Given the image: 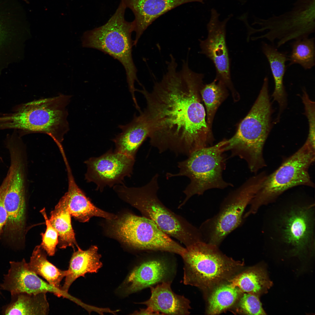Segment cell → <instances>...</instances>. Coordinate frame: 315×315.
<instances>
[{
  "instance_id": "cell-1",
  "label": "cell",
  "mask_w": 315,
  "mask_h": 315,
  "mask_svg": "<svg viewBox=\"0 0 315 315\" xmlns=\"http://www.w3.org/2000/svg\"><path fill=\"white\" fill-rule=\"evenodd\" d=\"M166 72L150 91L142 86L146 108L141 111L151 145L162 153L170 149L188 156L212 146L213 141L206 119L200 93L204 75L190 68L188 59L177 70L176 59L167 62Z\"/></svg>"
},
{
  "instance_id": "cell-2",
  "label": "cell",
  "mask_w": 315,
  "mask_h": 315,
  "mask_svg": "<svg viewBox=\"0 0 315 315\" xmlns=\"http://www.w3.org/2000/svg\"><path fill=\"white\" fill-rule=\"evenodd\" d=\"M270 207L263 227L265 243L285 247L294 255L313 252L314 202L273 205Z\"/></svg>"
},
{
  "instance_id": "cell-3",
  "label": "cell",
  "mask_w": 315,
  "mask_h": 315,
  "mask_svg": "<svg viewBox=\"0 0 315 315\" xmlns=\"http://www.w3.org/2000/svg\"><path fill=\"white\" fill-rule=\"evenodd\" d=\"M268 93V79L266 76L251 109L224 147L225 152H230L231 157L237 156L245 160L250 171L255 174L267 166L263 151L271 128L272 112Z\"/></svg>"
},
{
  "instance_id": "cell-4",
  "label": "cell",
  "mask_w": 315,
  "mask_h": 315,
  "mask_svg": "<svg viewBox=\"0 0 315 315\" xmlns=\"http://www.w3.org/2000/svg\"><path fill=\"white\" fill-rule=\"evenodd\" d=\"M71 97L61 94L23 104L14 112L0 116V129L44 133L61 143L69 130L67 107Z\"/></svg>"
},
{
  "instance_id": "cell-5",
  "label": "cell",
  "mask_w": 315,
  "mask_h": 315,
  "mask_svg": "<svg viewBox=\"0 0 315 315\" xmlns=\"http://www.w3.org/2000/svg\"><path fill=\"white\" fill-rule=\"evenodd\" d=\"M158 176L156 174L149 182L139 187L118 185L116 191L137 208L144 217L152 220L162 231L180 241L186 247L203 241L199 229L167 208L158 198Z\"/></svg>"
},
{
  "instance_id": "cell-6",
  "label": "cell",
  "mask_w": 315,
  "mask_h": 315,
  "mask_svg": "<svg viewBox=\"0 0 315 315\" xmlns=\"http://www.w3.org/2000/svg\"><path fill=\"white\" fill-rule=\"evenodd\" d=\"M219 246L200 241L185 248L181 256L183 260V283L211 292L236 274L244 262L224 254Z\"/></svg>"
},
{
  "instance_id": "cell-7",
  "label": "cell",
  "mask_w": 315,
  "mask_h": 315,
  "mask_svg": "<svg viewBox=\"0 0 315 315\" xmlns=\"http://www.w3.org/2000/svg\"><path fill=\"white\" fill-rule=\"evenodd\" d=\"M126 7L120 2L115 12L104 25L87 31L82 37L83 47L99 50L117 60L124 66L132 96L137 89L135 81L141 85L137 76V69L132 55L133 41L131 38L134 27L132 21L125 18Z\"/></svg>"
},
{
  "instance_id": "cell-8",
  "label": "cell",
  "mask_w": 315,
  "mask_h": 315,
  "mask_svg": "<svg viewBox=\"0 0 315 315\" xmlns=\"http://www.w3.org/2000/svg\"><path fill=\"white\" fill-rule=\"evenodd\" d=\"M315 157V146L306 141L277 169L267 175L251 201L246 216L255 214L261 207L275 202L282 194L292 188L299 186L314 187L309 170L314 162Z\"/></svg>"
},
{
  "instance_id": "cell-9",
  "label": "cell",
  "mask_w": 315,
  "mask_h": 315,
  "mask_svg": "<svg viewBox=\"0 0 315 315\" xmlns=\"http://www.w3.org/2000/svg\"><path fill=\"white\" fill-rule=\"evenodd\" d=\"M227 141V139L223 140L215 145L193 152L187 159L178 163V173L167 174L168 178L185 176L190 180L183 191L186 197L178 208L194 195H203L211 189H223L233 186L223 176L226 166L224 147Z\"/></svg>"
},
{
  "instance_id": "cell-10",
  "label": "cell",
  "mask_w": 315,
  "mask_h": 315,
  "mask_svg": "<svg viewBox=\"0 0 315 315\" xmlns=\"http://www.w3.org/2000/svg\"><path fill=\"white\" fill-rule=\"evenodd\" d=\"M267 175L265 171L257 173L228 194L218 213L204 222L199 228L204 242L219 246L226 237L240 225L245 209Z\"/></svg>"
},
{
  "instance_id": "cell-11",
  "label": "cell",
  "mask_w": 315,
  "mask_h": 315,
  "mask_svg": "<svg viewBox=\"0 0 315 315\" xmlns=\"http://www.w3.org/2000/svg\"><path fill=\"white\" fill-rule=\"evenodd\" d=\"M110 233L133 248L149 251H164L181 256L185 250L160 230L151 220L130 213L109 220Z\"/></svg>"
},
{
  "instance_id": "cell-12",
  "label": "cell",
  "mask_w": 315,
  "mask_h": 315,
  "mask_svg": "<svg viewBox=\"0 0 315 315\" xmlns=\"http://www.w3.org/2000/svg\"><path fill=\"white\" fill-rule=\"evenodd\" d=\"M146 258L136 266L125 282L126 292L132 293L164 282L172 283L176 272L175 260L169 252L149 251Z\"/></svg>"
},
{
  "instance_id": "cell-13",
  "label": "cell",
  "mask_w": 315,
  "mask_h": 315,
  "mask_svg": "<svg viewBox=\"0 0 315 315\" xmlns=\"http://www.w3.org/2000/svg\"><path fill=\"white\" fill-rule=\"evenodd\" d=\"M219 14L212 9L207 25V38L200 39V53L205 55L213 63L216 68V78L223 82L233 92L234 89L231 81L230 61L226 40V24L231 15L222 21L218 19Z\"/></svg>"
},
{
  "instance_id": "cell-14",
  "label": "cell",
  "mask_w": 315,
  "mask_h": 315,
  "mask_svg": "<svg viewBox=\"0 0 315 315\" xmlns=\"http://www.w3.org/2000/svg\"><path fill=\"white\" fill-rule=\"evenodd\" d=\"M135 159L109 150L98 157H92L84 162L87 167L85 178L92 182L97 189L102 190L107 186L123 184L124 178L132 173Z\"/></svg>"
},
{
  "instance_id": "cell-15",
  "label": "cell",
  "mask_w": 315,
  "mask_h": 315,
  "mask_svg": "<svg viewBox=\"0 0 315 315\" xmlns=\"http://www.w3.org/2000/svg\"><path fill=\"white\" fill-rule=\"evenodd\" d=\"M205 0H120L133 12L132 21L136 33L133 45L136 46L145 31L156 19L183 4L193 2L203 3Z\"/></svg>"
},
{
  "instance_id": "cell-16",
  "label": "cell",
  "mask_w": 315,
  "mask_h": 315,
  "mask_svg": "<svg viewBox=\"0 0 315 315\" xmlns=\"http://www.w3.org/2000/svg\"><path fill=\"white\" fill-rule=\"evenodd\" d=\"M63 159L66 170L68 188L65 193L67 207L71 216L83 223L87 222L93 216L101 217L108 220L116 218V216L105 212L95 206L77 184L66 155Z\"/></svg>"
},
{
  "instance_id": "cell-17",
  "label": "cell",
  "mask_w": 315,
  "mask_h": 315,
  "mask_svg": "<svg viewBox=\"0 0 315 315\" xmlns=\"http://www.w3.org/2000/svg\"><path fill=\"white\" fill-rule=\"evenodd\" d=\"M9 264L10 268L0 285L1 289L9 292L11 295L22 293L36 295L43 291L45 281L29 269L24 259L10 261Z\"/></svg>"
},
{
  "instance_id": "cell-18",
  "label": "cell",
  "mask_w": 315,
  "mask_h": 315,
  "mask_svg": "<svg viewBox=\"0 0 315 315\" xmlns=\"http://www.w3.org/2000/svg\"><path fill=\"white\" fill-rule=\"evenodd\" d=\"M171 282L158 284L150 287L151 295L147 300L140 303L160 314L186 315L190 313L189 300L174 293Z\"/></svg>"
},
{
  "instance_id": "cell-19",
  "label": "cell",
  "mask_w": 315,
  "mask_h": 315,
  "mask_svg": "<svg viewBox=\"0 0 315 315\" xmlns=\"http://www.w3.org/2000/svg\"><path fill=\"white\" fill-rule=\"evenodd\" d=\"M119 127L122 132L112 140L115 145L114 151L135 159L139 148L148 136L143 116L141 112L138 116L135 115L130 123Z\"/></svg>"
},
{
  "instance_id": "cell-20",
  "label": "cell",
  "mask_w": 315,
  "mask_h": 315,
  "mask_svg": "<svg viewBox=\"0 0 315 315\" xmlns=\"http://www.w3.org/2000/svg\"><path fill=\"white\" fill-rule=\"evenodd\" d=\"M77 248V251H74L71 258L67 274L61 287V290L66 293H68L70 286L78 278L84 277L88 273H97L102 266L100 260L101 256L98 253L96 246H92L85 251L79 246Z\"/></svg>"
},
{
  "instance_id": "cell-21",
  "label": "cell",
  "mask_w": 315,
  "mask_h": 315,
  "mask_svg": "<svg viewBox=\"0 0 315 315\" xmlns=\"http://www.w3.org/2000/svg\"><path fill=\"white\" fill-rule=\"evenodd\" d=\"M262 52L269 63L274 83V89L272 96L279 106L280 115L286 105V95L283 83L286 70V63L288 57L278 50L272 45L264 42L261 43Z\"/></svg>"
},
{
  "instance_id": "cell-22",
  "label": "cell",
  "mask_w": 315,
  "mask_h": 315,
  "mask_svg": "<svg viewBox=\"0 0 315 315\" xmlns=\"http://www.w3.org/2000/svg\"><path fill=\"white\" fill-rule=\"evenodd\" d=\"M10 302L2 308L5 315H47L49 306L46 293H22L11 295Z\"/></svg>"
},
{
  "instance_id": "cell-23",
  "label": "cell",
  "mask_w": 315,
  "mask_h": 315,
  "mask_svg": "<svg viewBox=\"0 0 315 315\" xmlns=\"http://www.w3.org/2000/svg\"><path fill=\"white\" fill-rule=\"evenodd\" d=\"M228 282L243 293L258 297L266 293L273 285L264 268L258 266L237 274Z\"/></svg>"
},
{
  "instance_id": "cell-24",
  "label": "cell",
  "mask_w": 315,
  "mask_h": 315,
  "mask_svg": "<svg viewBox=\"0 0 315 315\" xmlns=\"http://www.w3.org/2000/svg\"><path fill=\"white\" fill-rule=\"evenodd\" d=\"M71 217L68 210L66 197L64 195L51 212L49 220L58 232L59 248L65 249L71 247L74 251L75 246L77 247L78 246L72 225Z\"/></svg>"
},
{
  "instance_id": "cell-25",
  "label": "cell",
  "mask_w": 315,
  "mask_h": 315,
  "mask_svg": "<svg viewBox=\"0 0 315 315\" xmlns=\"http://www.w3.org/2000/svg\"><path fill=\"white\" fill-rule=\"evenodd\" d=\"M47 253L41 245L34 248L27 263L29 269L45 279L50 284L61 290L60 283L67 274L68 271L57 268L47 259Z\"/></svg>"
},
{
  "instance_id": "cell-26",
  "label": "cell",
  "mask_w": 315,
  "mask_h": 315,
  "mask_svg": "<svg viewBox=\"0 0 315 315\" xmlns=\"http://www.w3.org/2000/svg\"><path fill=\"white\" fill-rule=\"evenodd\" d=\"M225 282L213 289L208 299V314H219L230 308L238 300L242 292L230 283Z\"/></svg>"
},
{
  "instance_id": "cell-27",
  "label": "cell",
  "mask_w": 315,
  "mask_h": 315,
  "mask_svg": "<svg viewBox=\"0 0 315 315\" xmlns=\"http://www.w3.org/2000/svg\"><path fill=\"white\" fill-rule=\"evenodd\" d=\"M226 87L223 82L215 78L210 83L203 84L200 90L202 99L206 107L208 128L211 133L215 113L226 96Z\"/></svg>"
},
{
  "instance_id": "cell-28",
  "label": "cell",
  "mask_w": 315,
  "mask_h": 315,
  "mask_svg": "<svg viewBox=\"0 0 315 315\" xmlns=\"http://www.w3.org/2000/svg\"><path fill=\"white\" fill-rule=\"evenodd\" d=\"M314 38L309 37L295 40L292 50L288 56L289 65L298 64L305 69H311L315 65Z\"/></svg>"
},
{
  "instance_id": "cell-29",
  "label": "cell",
  "mask_w": 315,
  "mask_h": 315,
  "mask_svg": "<svg viewBox=\"0 0 315 315\" xmlns=\"http://www.w3.org/2000/svg\"><path fill=\"white\" fill-rule=\"evenodd\" d=\"M40 212L44 218L46 226L45 232L41 234L42 242L40 245L47 254L53 256L55 253L56 246L58 243V233L50 223L45 208H44L41 209Z\"/></svg>"
},
{
  "instance_id": "cell-30",
  "label": "cell",
  "mask_w": 315,
  "mask_h": 315,
  "mask_svg": "<svg viewBox=\"0 0 315 315\" xmlns=\"http://www.w3.org/2000/svg\"><path fill=\"white\" fill-rule=\"evenodd\" d=\"M239 299L237 311L248 315H266L259 298L255 295L243 293Z\"/></svg>"
},
{
  "instance_id": "cell-31",
  "label": "cell",
  "mask_w": 315,
  "mask_h": 315,
  "mask_svg": "<svg viewBox=\"0 0 315 315\" xmlns=\"http://www.w3.org/2000/svg\"><path fill=\"white\" fill-rule=\"evenodd\" d=\"M302 99L309 123V133L306 141L315 146V102L310 99L305 89L303 90Z\"/></svg>"
},
{
  "instance_id": "cell-32",
  "label": "cell",
  "mask_w": 315,
  "mask_h": 315,
  "mask_svg": "<svg viewBox=\"0 0 315 315\" xmlns=\"http://www.w3.org/2000/svg\"><path fill=\"white\" fill-rule=\"evenodd\" d=\"M4 196L0 190V236L7 219V214L4 202Z\"/></svg>"
},
{
  "instance_id": "cell-33",
  "label": "cell",
  "mask_w": 315,
  "mask_h": 315,
  "mask_svg": "<svg viewBox=\"0 0 315 315\" xmlns=\"http://www.w3.org/2000/svg\"><path fill=\"white\" fill-rule=\"evenodd\" d=\"M134 314H147V315H158V313L155 312L151 308L147 307L145 309H142L139 311L135 312Z\"/></svg>"
},
{
  "instance_id": "cell-34",
  "label": "cell",
  "mask_w": 315,
  "mask_h": 315,
  "mask_svg": "<svg viewBox=\"0 0 315 315\" xmlns=\"http://www.w3.org/2000/svg\"><path fill=\"white\" fill-rule=\"evenodd\" d=\"M22 0L24 1V2H26V3H27V4H29V1H28V0Z\"/></svg>"
},
{
  "instance_id": "cell-35",
  "label": "cell",
  "mask_w": 315,
  "mask_h": 315,
  "mask_svg": "<svg viewBox=\"0 0 315 315\" xmlns=\"http://www.w3.org/2000/svg\"><path fill=\"white\" fill-rule=\"evenodd\" d=\"M2 158L0 157V160H2Z\"/></svg>"
},
{
  "instance_id": "cell-36",
  "label": "cell",
  "mask_w": 315,
  "mask_h": 315,
  "mask_svg": "<svg viewBox=\"0 0 315 315\" xmlns=\"http://www.w3.org/2000/svg\"><path fill=\"white\" fill-rule=\"evenodd\" d=\"M1 295V291H0V295Z\"/></svg>"
},
{
  "instance_id": "cell-37",
  "label": "cell",
  "mask_w": 315,
  "mask_h": 315,
  "mask_svg": "<svg viewBox=\"0 0 315 315\" xmlns=\"http://www.w3.org/2000/svg\"><path fill=\"white\" fill-rule=\"evenodd\" d=\"M60 146H59V147Z\"/></svg>"
}]
</instances>
